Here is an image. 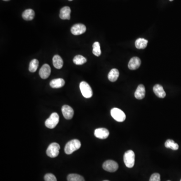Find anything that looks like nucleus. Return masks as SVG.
<instances>
[{"label":"nucleus","mask_w":181,"mask_h":181,"mask_svg":"<svg viewBox=\"0 0 181 181\" xmlns=\"http://www.w3.org/2000/svg\"><path fill=\"white\" fill-rule=\"evenodd\" d=\"M81 147V143L78 139H73L68 142L65 145V152L67 154L73 153L75 151H77Z\"/></svg>","instance_id":"obj_1"},{"label":"nucleus","mask_w":181,"mask_h":181,"mask_svg":"<svg viewBox=\"0 0 181 181\" xmlns=\"http://www.w3.org/2000/svg\"><path fill=\"white\" fill-rule=\"evenodd\" d=\"M124 162L128 168L133 167L135 163V154L133 151L129 150L125 152L124 155Z\"/></svg>","instance_id":"obj_2"},{"label":"nucleus","mask_w":181,"mask_h":181,"mask_svg":"<svg viewBox=\"0 0 181 181\" xmlns=\"http://www.w3.org/2000/svg\"><path fill=\"white\" fill-rule=\"evenodd\" d=\"M59 117L58 114L55 112L51 114L49 118L47 119L45 121V125L49 129H53L58 125L59 122Z\"/></svg>","instance_id":"obj_3"},{"label":"nucleus","mask_w":181,"mask_h":181,"mask_svg":"<svg viewBox=\"0 0 181 181\" xmlns=\"http://www.w3.org/2000/svg\"><path fill=\"white\" fill-rule=\"evenodd\" d=\"M111 115L114 119L120 122H123L126 119V115L123 111L117 108H114L111 109Z\"/></svg>","instance_id":"obj_4"},{"label":"nucleus","mask_w":181,"mask_h":181,"mask_svg":"<svg viewBox=\"0 0 181 181\" xmlns=\"http://www.w3.org/2000/svg\"><path fill=\"white\" fill-rule=\"evenodd\" d=\"M80 88L83 96L85 98H90L93 95V91L87 82H82L80 84Z\"/></svg>","instance_id":"obj_5"},{"label":"nucleus","mask_w":181,"mask_h":181,"mask_svg":"<svg viewBox=\"0 0 181 181\" xmlns=\"http://www.w3.org/2000/svg\"><path fill=\"white\" fill-rule=\"evenodd\" d=\"M60 149V146L57 143H52L50 144L47 148L46 153L49 157L54 158L58 157L59 154V151Z\"/></svg>","instance_id":"obj_6"},{"label":"nucleus","mask_w":181,"mask_h":181,"mask_svg":"<svg viewBox=\"0 0 181 181\" xmlns=\"http://www.w3.org/2000/svg\"><path fill=\"white\" fill-rule=\"evenodd\" d=\"M118 163L112 160H108L105 162L103 165V168L109 172H115L118 168Z\"/></svg>","instance_id":"obj_7"},{"label":"nucleus","mask_w":181,"mask_h":181,"mask_svg":"<svg viewBox=\"0 0 181 181\" xmlns=\"http://www.w3.org/2000/svg\"><path fill=\"white\" fill-rule=\"evenodd\" d=\"M86 31L85 25L83 24H76L71 28V32L75 35H79L84 33Z\"/></svg>","instance_id":"obj_8"},{"label":"nucleus","mask_w":181,"mask_h":181,"mask_svg":"<svg viewBox=\"0 0 181 181\" xmlns=\"http://www.w3.org/2000/svg\"><path fill=\"white\" fill-rule=\"evenodd\" d=\"M61 111H62L64 117L66 119L70 120L73 117V116L74 114V111L73 109L70 106L66 105H64L61 109Z\"/></svg>","instance_id":"obj_9"},{"label":"nucleus","mask_w":181,"mask_h":181,"mask_svg":"<svg viewBox=\"0 0 181 181\" xmlns=\"http://www.w3.org/2000/svg\"><path fill=\"white\" fill-rule=\"evenodd\" d=\"M94 135L96 137L99 139H106L109 135V132L106 128H99L95 130Z\"/></svg>","instance_id":"obj_10"},{"label":"nucleus","mask_w":181,"mask_h":181,"mask_svg":"<svg viewBox=\"0 0 181 181\" xmlns=\"http://www.w3.org/2000/svg\"><path fill=\"white\" fill-rule=\"evenodd\" d=\"M51 74V68L48 64L42 65L39 70V75L42 79H46Z\"/></svg>","instance_id":"obj_11"},{"label":"nucleus","mask_w":181,"mask_h":181,"mask_svg":"<svg viewBox=\"0 0 181 181\" xmlns=\"http://www.w3.org/2000/svg\"><path fill=\"white\" fill-rule=\"evenodd\" d=\"M141 65V60L138 57H133L130 59L128 63V68L131 70H135L139 68Z\"/></svg>","instance_id":"obj_12"},{"label":"nucleus","mask_w":181,"mask_h":181,"mask_svg":"<svg viewBox=\"0 0 181 181\" xmlns=\"http://www.w3.org/2000/svg\"><path fill=\"white\" fill-rule=\"evenodd\" d=\"M71 10L68 6H65L61 8L59 13V17L61 19L70 20V18Z\"/></svg>","instance_id":"obj_13"},{"label":"nucleus","mask_w":181,"mask_h":181,"mask_svg":"<svg viewBox=\"0 0 181 181\" xmlns=\"http://www.w3.org/2000/svg\"><path fill=\"white\" fill-rule=\"evenodd\" d=\"M146 95V89L143 85H139L134 93V96L137 99L142 100L144 98Z\"/></svg>","instance_id":"obj_14"},{"label":"nucleus","mask_w":181,"mask_h":181,"mask_svg":"<svg viewBox=\"0 0 181 181\" xmlns=\"http://www.w3.org/2000/svg\"><path fill=\"white\" fill-rule=\"evenodd\" d=\"M153 92L156 96L160 98H164L166 96V92L163 90V87L160 85H156L153 87Z\"/></svg>","instance_id":"obj_15"},{"label":"nucleus","mask_w":181,"mask_h":181,"mask_svg":"<svg viewBox=\"0 0 181 181\" xmlns=\"http://www.w3.org/2000/svg\"><path fill=\"white\" fill-rule=\"evenodd\" d=\"M65 80L61 78L52 80L50 83V85L52 88H61L65 85Z\"/></svg>","instance_id":"obj_16"},{"label":"nucleus","mask_w":181,"mask_h":181,"mask_svg":"<svg viewBox=\"0 0 181 181\" xmlns=\"http://www.w3.org/2000/svg\"><path fill=\"white\" fill-rule=\"evenodd\" d=\"M53 65L56 69H60L63 68L64 61L63 59L59 55H55L53 58Z\"/></svg>","instance_id":"obj_17"},{"label":"nucleus","mask_w":181,"mask_h":181,"mask_svg":"<svg viewBox=\"0 0 181 181\" xmlns=\"http://www.w3.org/2000/svg\"><path fill=\"white\" fill-rule=\"evenodd\" d=\"M35 12L32 9H27L22 14V17L25 20L30 21L34 18Z\"/></svg>","instance_id":"obj_18"},{"label":"nucleus","mask_w":181,"mask_h":181,"mask_svg":"<svg viewBox=\"0 0 181 181\" xmlns=\"http://www.w3.org/2000/svg\"><path fill=\"white\" fill-rule=\"evenodd\" d=\"M119 76V72L117 69H113L110 70L109 73L108 78L109 80L112 82H114L118 79Z\"/></svg>","instance_id":"obj_19"},{"label":"nucleus","mask_w":181,"mask_h":181,"mask_svg":"<svg viewBox=\"0 0 181 181\" xmlns=\"http://www.w3.org/2000/svg\"><path fill=\"white\" fill-rule=\"evenodd\" d=\"M148 44V41L144 39H137L135 41V45L137 49H144L146 48Z\"/></svg>","instance_id":"obj_20"},{"label":"nucleus","mask_w":181,"mask_h":181,"mask_svg":"<svg viewBox=\"0 0 181 181\" xmlns=\"http://www.w3.org/2000/svg\"><path fill=\"white\" fill-rule=\"evenodd\" d=\"M165 146L166 148H171L174 151L178 150V144L172 139H168L165 142Z\"/></svg>","instance_id":"obj_21"},{"label":"nucleus","mask_w":181,"mask_h":181,"mask_svg":"<svg viewBox=\"0 0 181 181\" xmlns=\"http://www.w3.org/2000/svg\"><path fill=\"white\" fill-rule=\"evenodd\" d=\"M68 181H85L84 178L76 173H71L68 175Z\"/></svg>","instance_id":"obj_22"},{"label":"nucleus","mask_w":181,"mask_h":181,"mask_svg":"<svg viewBox=\"0 0 181 181\" xmlns=\"http://www.w3.org/2000/svg\"><path fill=\"white\" fill-rule=\"evenodd\" d=\"M73 62L77 65H82L87 62V59L82 55H78L74 58Z\"/></svg>","instance_id":"obj_23"},{"label":"nucleus","mask_w":181,"mask_h":181,"mask_svg":"<svg viewBox=\"0 0 181 181\" xmlns=\"http://www.w3.org/2000/svg\"><path fill=\"white\" fill-rule=\"evenodd\" d=\"M39 61L36 59H34L31 60L29 64V70L30 72L34 73L37 70V68L39 67Z\"/></svg>","instance_id":"obj_24"},{"label":"nucleus","mask_w":181,"mask_h":181,"mask_svg":"<svg viewBox=\"0 0 181 181\" xmlns=\"http://www.w3.org/2000/svg\"><path fill=\"white\" fill-rule=\"evenodd\" d=\"M93 53L96 56H99L101 55L100 45L98 42H95L93 45Z\"/></svg>","instance_id":"obj_25"},{"label":"nucleus","mask_w":181,"mask_h":181,"mask_svg":"<svg viewBox=\"0 0 181 181\" xmlns=\"http://www.w3.org/2000/svg\"><path fill=\"white\" fill-rule=\"evenodd\" d=\"M45 181H57L56 177L52 173H47L44 176Z\"/></svg>","instance_id":"obj_26"},{"label":"nucleus","mask_w":181,"mask_h":181,"mask_svg":"<svg viewBox=\"0 0 181 181\" xmlns=\"http://www.w3.org/2000/svg\"><path fill=\"white\" fill-rule=\"evenodd\" d=\"M149 181H161V176L158 173H154L151 176Z\"/></svg>","instance_id":"obj_27"},{"label":"nucleus","mask_w":181,"mask_h":181,"mask_svg":"<svg viewBox=\"0 0 181 181\" xmlns=\"http://www.w3.org/2000/svg\"><path fill=\"white\" fill-rule=\"evenodd\" d=\"M3 1H10V0H3Z\"/></svg>","instance_id":"obj_28"},{"label":"nucleus","mask_w":181,"mask_h":181,"mask_svg":"<svg viewBox=\"0 0 181 181\" xmlns=\"http://www.w3.org/2000/svg\"><path fill=\"white\" fill-rule=\"evenodd\" d=\"M69 1H73V0H69Z\"/></svg>","instance_id":"obj_29"},{"label":"nucleus","mask_w":181,"mask_h":181,"mask_svg":"<svg viewBox=\"0 0 181 181\" xmlns=\"http://www.w3.org/2000/svg\"><path fill=\"white\" fill-rule=\"evenodd\" d=\"M170 1H173V0H170Z\"/></svg>","instance_id":"obj_30"},{"label":"nucleus","mask_w":181,"mask_h":181,"mask_svg":"<svg viewBox=\"0 0 181 181\" xmlns=\"http://www.w3.org/2000/svg\"><path fill=\"white\" fill-rule=\"evenodd\" d=\"M107 181V180H105V181Z\"/></svg>","instance_id":"obj_31"},{"label":"nucleus","mask_w":181,"mask_h":181,"mask_svg":"<svg viewBox=\"0 0 181 181\" xmlns=\"http://www.w3.org/2000/svg\"></svg>","instance_id":"obj_32"},{"label":"nucleus","mask_w":181,"mask_h":181,"mask_svg":"<svg viewBox=\"0 0 181 181\" xmlns=\"http://www.w3.org/2000/svg\"></svg>","instance_id":"obj_33"}]
</instances>
